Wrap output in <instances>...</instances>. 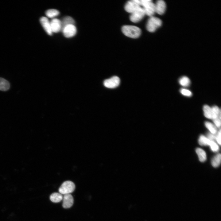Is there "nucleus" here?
Listing matches in <instances>:
<instances>
[{
	"label": "nucleus",
	"instance_id": "obj_1",
	"mask_svg": "<svg viewBox=\"0 0 221 221\" xmlns=\"http://www.w3.org/2000/svg\"><path fill=\"white\" fill-rule=\"evenodd\" d=\"M122 30L125 35L134 38L138 37L141 33V30L139 28L133 25L123 26L122 28Z\"/></svg>",
	"mask_w": 221,
	"mask_h": 221
},
{
	"label": "nucleus",
	"instance_id": "obj_2",
	"mask_svg": "<svg viewBox=\"0 0 221 221\" xmlns=\"http://www.w3.org/2000/svg\"><path fill=\"white\" fill-rule=\"evenodd\" d=\"M140 2L145 15L150 17L153 16L155 13V4L151 0H140Z\"/></svg>",
	"mask_w": 221,
	"mask_h": 221
},
{
	"label": "nucleus",
	"instance_id": "obj_3",
	"mask_svg": "<svg viewBox=\"0 0 221 221\" xmlns=\"http://www.w3.org/2000/svg\"><path fill=\"white\" fill-rule=\"evenodd\" d=\"M162 21L159 18L153 16L150 17L148 19L146 28L147 30L151 32L155 31L161 25Z\"/></svg>",
	"mask_w": 221,
	"mask_h": 221
},
{
	"label": "nucleus",
	"instance_id": "obj_4",
	"mask_svg": "<svg viewBox=\"0 0 221 221\" xmlns=\"http://www.w3.org/2000/svg\"><path fill=\"white\" fill-rule=\"evenodd\" d=\"M75 188V185L72 182L66 181L64 182L59 189V193L62 194H70L73 192Z\"/></svg>",
	"mask_w": 221,
	"mask_h": 221
},
{
	"label": "nucleus",
	"instance_id": "obj_5",
	"mask_svg": "<svg viewBox=\"0 0 221 221\" xmlns=\"http://www.w3.org/2000/svg\"><path fill=\"white\" fill-rule=\"evenodd\" d=\"M145 15L144 9L141 6L131 14L130 20L133 22H138L141 20Z\"/></svg>",
	"mask_w": 221,
	"mask_h": 221
},
{
	"label": "nucleus",
	"instance_id": "obj_6",
	"mask_svg": "<svg viewBox=\"0 0 221 221\" xmlns=\"http://www.w3.org/2000/svg\"><path fill=\"white\" fill-rule=\"evenodd\" d=\"M140 7V0H131L126 3L125 9L126 12L131 14Z\"/></svg>",
	"mask_w": 221,
	"mask_h": 221
},
{
	"label": "nucleus",
	"instance_id": "obj_7",
	"mask_svg": "<svg viewBox=\"0 0 221 221\" xmlns=\"http://www.w3.org/2000/svg\"><path fill=\"white\" fill-rule=\"evenodd\" d=\"M120 80L117 76H114L110 78L105 80L103 82L104 86L108 88H113L118 87L119 84Z\"/></svg>",
	"mask_w": 221,
	"mask_h": 221
},
{
	"label": "nucleus",
	"instance_id": "obj_8",
	"mask_svg": "<svg viewBox=\"0 0 221 221\" xmlns=\"http://www.w3.org/2000/svg\"><path fill=\"white\" fill-rule=\"evenodd\" d=\"M76 31V28L74 25H70L65 27L62 31L65 37L70 38L74 36Z\"/></svg>",
	"mask_w": 221,
	"mask_h": 221
},
{
	"label": "nucleus",
	"instance_id": "obj_9",
	"mask_svg": "<svg viewBox=\"0 0 221 221\" xmlns=\"http://www.w3.org/2000/svg\"><path fill=\"white\" fill-rule=\"evenodd\" d=\"M62 200V206L64 208H70L73 204V198L72 196L70 194L64 195Z\"/></svg>",
	"mask_w": 221,
	"mask_h": 221
},
{
	"label": "nucleus",
	"instance_id": "obj_10",
	"mask_svg": "<svg viewBox=\"0 0 221 221\" xmlns=\"http://www.w3.org/2000/svg\"><path fill=\"white\" fill-rule=\"evenodd\" d=\"M40 21L42 26L47 33L49 35H52V32L50 22L48 19L45 17H42L41 18Z\"/></svg>",
	"mask_w": 221,
	"mask_h": 221
},
{
	"label": "nucleus",
	"instance_id": "obj_11",
	"mask_svg": "<svg viewBox=\"0 0 221 221\" xmlns=\"http://www.w3.org/2000/svg\"><path fill=\"white\" fill-rule=\"evenodd\" d=\"M50 22L52 33H58L61 30V24L60 20L56 18H53Z\"/></svg>",
	"mask_w": 221,
	"mask_h": 221
},
{
	"label": "nucleus",
	"instance_id": "obj_12",
	"mask_svg": "<svg viewBox=\"0 0 221 221\" xmlns=\"http://www.w3.org/2000/svg\"><path fill=\"white\" fill-rule=\"evenodd\" d=\"M155 12L160 15L163 14L166 10V5L165 2L162 0H159L155 4Z\"/></svg>",
	"mask_w": 221,
	"mask_h": 221
},
{
	"label": "nucleus",
	"instance_id": "obj_13",
	"mask_svg": "<svg viewBox=\"0 0 221 221\" xmlns=\"http://www.w3.org/2000/svg\"><path fill=\"white\" fill-rule=\"evenodd\" d=\"M61 21V31H62L66 26L70 25H74L75 23L74 19L70 16H66L64 17Z\"/></svg>",
	"mask_w": 221,
	"mask_h": 221
},
{
	"label": "nucleus",
	"instance_id": "obj_14",
	"mask_svg": "<svg viewBox=\"0 0 221 221\" xmlns=\"http://www.w3.org/2000/svg\"><path fill=\"white\" fill-rule=\"evenodd\" d=\"M212 111V119L213 120L217 118L221 119L220 109L216 106L211 107Z\"/></svg>",
	"mask_w": 221,
	"mask_h": 221
},
{
	"label": "nucleus",
	"instance_id": "obj_15",
	"mask_svg": "<svg viewBox=\"0 0 221 221\" xmlns=\"http://www.w3.org/2000/svg\"><path fill=\"white\" fill-rule=\"evenodd\" d=\"M63 196L60 193L54 192L50 196L51 201L54 203H58L62 200Z\"/></svg>",
	"mask_w": 221,
	"mask_h": 221
},
{
	"label": "nucleus",
	"instance_id": "obj_16",
	"mask_svg": "<svg viewBox=\"0 0 221 221\" xmlns=\"http://www.w3.org/2000/svg\"><path fill=\"white\" fill-rule=\"evenodd\" d=\"M9 83L6 79L2 78H0V90L5 91L10 88Z\"/></svg>",
	"mask_w": 221,
	"mask_h": 221
},
{
	"label": "nucleus",
	"instance_id": "obj_17",
	"mask_svg": "<svg viewBox=\"0 0 221 221\" xmlns=\"http://www.w3.org/2000/svg\"><path fill=\"white\" fill-rule=\"evenodd\" d=\"M196 151L200 161L202 162L204 161L206 159L205 152L203 149L200 148H197Z\"/></svg>",
	"mask_w": 221,
	"mask_h": 221
},
{
	"label": "nucleus",
	"instance_id": "obj_18",
	"mask_svg": "<svg viewBox=\"0 0 221 221\" xmlns=\"http://www.w3.org/2000/svg\"><path fill=\"white\" fill-rule=\"evenodd\" d=\"M204 116L207 118L212 119L211 108L209 106L205 105L203 107Z\"/></svg>",
	"mask_w": 221,
	"mask_h": 221
},
{
	"label": "nucleus",
	"instance_id": "obj_19",
	"mask_svg": "<svg viewBox=\"0 0 221 221\" xmlns=\"http://www.w3.org/2000/svg\"><path fill=\"white\" fill-rule=\"evenodd\" d=\"M221 155L219 153L215 155L211 161L212 165L215 167H218L221 162Z\"/></svg>",
	"mask_w": 221,
	"mask_h": 221
},
{
	"label": "nucleus",
	"instance_id": "obj_20",
	"mask_svg": "<svg viewBox=\"0 0 221 221\" xmlns=\"http://www.w3.org/2000/svg\"><path fill=\"white\" fill-rule=\"evenodd\" d=\"M59 12L55 9H49L45 12L46 16L48 17L52 18L58 16L59 14Z\"/></svg>",
	"mask_w": 221,
	"mask_h": 221
},
{
	"label": "nucleus",
	"instance_id": "obj_21",
	"mask_svg": "<svg viewBox=\"0 0 221 221\" xmlns=\"http://www.w3.org/2000/svg\"><path fill=\"white\" fill-rule=\"evenodd\" d=\"M205 125L209 130L210 133L214 134L216 133L217 132L216 128L211 123L209 122H205Z\"/></svg>",
	"mask_w": 221,
	"mask_h": 221
},
{
	"label": "nucleus",
	"instance_id": "obj_22",
	"mask_svg": "<svg viewBox=\"0 0 221 221\" xmlns=\"http://www.w3.org/2000/svg\"><path fill=\"white\" fill-rule=\"evenodd\" d=\"M211 141L205 136L201 135L200 137L199 143L201 145H209Z\"/></svg>",
	"mask_w": 221,
	"mask_h": 221
},
{
	"label": "nucleus",
	"instance_id": "obj_23",
	"mask_svg": "<svg viewBox=\"0 0 221 221\" xmlns=\"http://www.w3.org/2000/svg\"><path fill=\"white\" fill-rule=\"evenodd\" d=\"M180 84L184 87H187L190 83V81L188 78L184 76L180 78L179 80Z\"/></svg>",
	"mask_w": 221,
	"mask_h": 221
},
{
	"label": "nucleus",
	"instance_id": "obj_24",
	"mask_svg": "<svg viewBox=\"0 0 221 221\" xmlns=\"http://www.w3.org/2000/svg\"><path fill=\"white\" fill-rule=\"evenodd\" d=\"M209 145L211 150L213 152H217L219 150L218 145L214 141H211Z\"/></svg>",
	"mask_w": 221,
	"mask_h": 221
},
{
	"label": "nucleus",
	"instance_id": "obj_25",
	"mask_svg": "<svg viewBox=\"0 0 221 221\" xmlns=\"http://www.w3.org/2000/svg\"><path fill=\"white\" fill-rule=\"evenodd\" d=\"M180 92L182 95L185 96L190 97L192 95V92L187 89L181 88L180 90Z\"/></svg>",
	"mask_w": 221,
	"mask_h": 221
},
{
	"label": "nucleus",
	"instance_id": "obj_26",
	"mask_svg": "<svg viewBox=\"0 0 221 221\" xmlns=\"http://www.w3.org/2000/svg\"><path fill=\"white\" fill-rule=\"evenodd\" d=\"M213 120L215 126L217 127L220 128L221 126V119L217 118Z\"/></svg>",
	"mask_w": 221,
	"mask_h": 221
},
{
	"label": "nucleus",
	"instance_id": "obj_27",
	"mask_svg": "<svg viewBox=\"0 0 221 221\" xmlns=\"http://www.w3.org/2000/svg\"><path fill=\"white\" fill-rule=\"evenodd\" d=\"M218 142V143L219 145H221V130L220 129L219 130V131L215 136V138Z\"/></svg>",
	"mask_w": 221,
	"mask_h": 221
},
{
	"label": "nucleus",
	"instance_id": "obj_28",
	"mask_svg": "<svg viewBox=\"0 0 221 221\" xmlns=\"http://www.w3.org/2000/svg\"><path fill=\"white\" fill-rule=\"evenodd\" d=\"M207 137L211 141H213L215 138V136L214 134L211 133H209L207 134Z\"/></svg>",
	"mask_w": 221,
	"mask_h": 221
}]
</instances>
